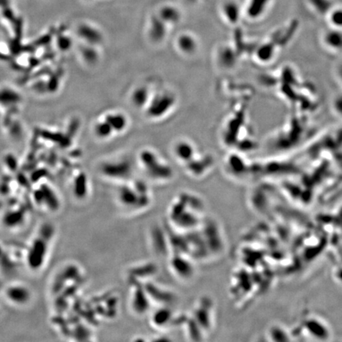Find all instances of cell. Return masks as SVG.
I'll return each instance as SVG.
<instances>
[{"instance_id":"4","label":"cell","mask_w":342,"mask_h":342,"mask_svg":"<svg viewBox=\"0 0 342 342\" xmlns=\"http://www.w3.org/2000/svg\"><path fill=\"white\" fill-rule=\"evenodd\" d=\"M176 104V97L170 91H164L151 97L146 106L147 115L152 119H159L169 113Z\"/></svg>"},{"instance_id":"8","label":"cell","mask_w":342,"mask_h":342,"mask_svg":"<svg viewBox=\"0 0 342 342\" xmlns=\"http://www.w3.org/2000/svg\"><path fill=\"white\" fill-rule=\"evenodd\" d=\"M166 24L159 18H154L150 22L148 36L151 41L155 44L163 41L166 36Z\"/></svg>"},{"instance_id":"17","label":"cell","mask_w":342,"mask_h":342,"mask_svg":"<svg viewBox=\"0 0 342 342\" xmlns=\"http://www.w3.org/2000/svg\"><path fill=\"white\" fill-rule=\"evenodd\" d=\"M329 22L332 28L342 30V9L337 8L329 14Z\"/></svg>"},{"instance_id":"6","label":"cell","mask_w":342,"mask_h":342,"mask_svg":"<svg viewBox=\"0 0 342 342\" xmlns=\"http://www.w3.org/2000/svg\"><path fill=\"white\" fill-rule=\"evenodd\" d=\"M78 35L87 45L98 46L103 41L102 32L96 27L83 24L78 27Z\"/></svg>"},{"instance_id":"5","label":"cell","mask_w":342,"mask_h":342,"mask_svg":"<svg viewBox=\"0 0 342 342\" xmlns=\"http://www.w3.org/2000/svg\"><path fill=\"white\" fill-rule=\"evenodd\" d=\"M101 172L109 178L125 180L132 175V165L127 159L109 161L102 164Z\"/></svg>"},{"instance_id":"15","label":"cell","mask_w":342,"mask_h":342,"mask_svg":"<svg viewBox=\"0 0 342 342\" xmlns=\"http://www.w3.org/2000/svg\"><path fill=\"white\" fill-rule=\"evenodd\" d=\"M95 133L100 139H109L114 134L113 130L109 123L105 119L99 121L95 124Z\"/></svg>"},{"instance_id":"7","label":"cell","mask_w":342,"mask_h":342,"mask_svg":"<svg viewBox=\"0 0 342 342\" xmlns=\"http://www.w3.org/2000/svg\"><path fill=\"white\" fill-rule=\"evenodd\" d=\"M323 45L330 52H342V30L333 28L326 31L322 37Z\"/></svg>"},{"instance_id":"3","label":"cell","mask_w":342,"mask_h":342,"mask_svg":"<svg viewBox=\"0 0 342 342\" xmlns=\"http://www.w3.org/2000/svg\"><path fill=\"white\" fill-rule=\"evenodd\" d=\"M139 163L148 178L156 182H166L173 177V169L152 150L145 149L139 154Z\"/></svg>"},{"instance_id":"12","label":"cell","mask_w":342,"mask_h":342,"mask_svg":"<svg viewBox=\"0 0 342 342\" xmlns=\"http://www.w3.org/2000/svg\"><path fill=\"white\" fill-rule=\"evenodd\" d=\"M269 0H249L246 6V15L253 20L261 17L269 6Z\"/></svg>"},{"instance_id":"16","label":"cell","mask_w":342,"mask_h":342,"mask_svg":"<svg viewBox=\"0 0 342 342\" xmlns=\"http://www.w3.org/2000/svg\"><path fill=\"white\" fill-rule=\"evenodd\" d=\"M81 52L84 61L89 64H95L99 58V55L96 51V46L94 45H86Z\"/></svg>"},{"instance_id":"11","label":"cell","mask_w":342,"mask_h":342,"mask_svg":"<svg viewBox=\"0 0 342 342\" xmlns=\"http://www.w3.org/2000/svg\"><path fill=\"white\" fill-rule=\"evenodd\" d=\"M104 119L109 123L113 130L114 133H120L126 129L128 125V120L126 115L122 112H109L105 115Z\"/></svg>"},{"instance_id":"14","label":"cell","mask_w":342,"mask_h":342,"mask_svg":"<svg viewBox=\"0 0 342 342\" xmlns=\"http://www.w3.org/2000/svg\"><path fill=\"white\" fill-rule=\"evenodd\" d=\"M159 17L166 25L168 24L174 25L179 22L181 20V14L178 10L175 7L168 6L162 7L159 11Z\"/></svg>"},{"instance_id":"9","label":"cell","mask_w":342,"mask_h":342,"mask_svg":"<svg viewBox=\"0 0 342 342\" xmlns=\"http://www.w3.org/2000/svg\"><path fill=\"white\" fill-rule=\"evenodd\" d=\"M175 156L178 160L186 163L196 156V149L192 142L187 140H180L177 142L174 148Z\"/></svg>"},{"instance_id":"18","label":"cell","mask_w":342,"mask_h":342,"mask_svg":"<svg viewBox=\"0 0 342 342\" xmlns=\"http://www.w3.org/2000/svg\"><path fill=\"white\" fill-rule=\"evenodd\" d=\"M273 52L274 50L272 48L270 45H265L261 48L258 54V58L261 61H269L272 59V56H273Z\"/></svg>"},{"instance_id":"10","label":"cell","mask_w":342,"mask_h":342,"mask_svg":"<svg viewBox=\"0 0 342 342\" xmlns=\"http://www.w3.org/2000/svg\"><path fill=\"white\" fill-rule=\"evenodd\" d=\"M177 46L182 53L192 55L197 51L198 43L196 38L189 34H182L177 39Z\"/></svg>"},{"instance_id":"19","label":"cell","mask_w":342,"mask_h":342,"mask_svg":"<svg viewBox=\"0 0 342 342\" xmlns=\"http://www.w3.org/2000/svg\"><path fill=\"white\" fill-rule=\"evenodd\" d=\"M332 106H333V109L335 113L338 116L342 117V93L337 94L333 98Z\"/></svg>"},{"instance_id":"13","label":"cell","mask_w":342,"mask_h":342,"mask_svg":"<svg viewBox=\"0 0 342 342\" xmlns=\"http://www.w3.org/2000/svg\"><path fill=\"white\" fill-rule=\"evenodd\" d=\"M152 95H150V91L145 86H140L135 88L132 92L131 100L135 107H146L148 102L151 99Z\"/></svg>"},{"instance_id":"2","label":"cell","mask_w":342,"mask_h":342,"mask_svg":"<svg viewBox=\"0 0 342 342\" xmlns=\"http://www.w3.org/2000/svg\"><path fill=\"white\" fill-rule=\"evenodd\" d=\"M148 189L145 185H122L117 192V201L121 209L128 212L145 210L151 204Z\"/></svg>"},{"instance_id":"1","label":"cell","mask_w":342,"mask_h":342,"mask_svg":"<svg viewBox=\"0 0 342 342\" xmlns=\"http://www.w3.org/2000/svg\"><path fill=\"white\" fill-rule=\"evenodd\" d=\"M203 209L199 197L182 192L170 204L168 211L169 222L178 230H194L202 222Z\"/></svg>"}]
</instances>
